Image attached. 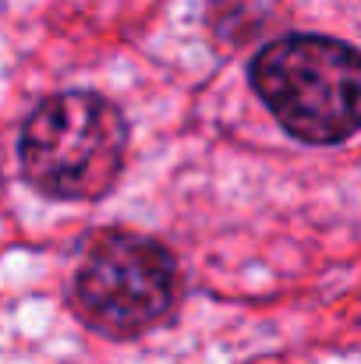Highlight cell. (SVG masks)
I'll list each match as a JSON object with an SVG mask.
<instances>
[{
  "instance_id": "cell-1",
  "label": "cell",
  "mask_w": 361,
  "mask_h": 364,
  "mask_svg": "<svg viewBox=\"0 0 361 364\" xmlns=\"http://www.w3.org/2000/svg\"><path fill=\"white\" fill-rule=\"evenodd\" d=\"M251 85L294 138L333 145L361 127V53L323 36L269 43L251 64Z\"/></svg>"
},
{
  "instance_id": "cell-2",
  "label": "cell",
  "mask_w": 361,
  "mask_h": 364,
  "mask_svg": "<svg viewBox=\"0 0 361 364\" xmlns=\"http://www.w3.org/2000/svg\"><path fill=\"white\" fill-rule=\"evenodd\" d=\"M124 149L127 127L114 103L96 92H61L25 121L21 170L50 198L89 202L117 181Z\"/></svg>"
},
{
  "instance_id": "cell-3",
  "label": "cell",
  "mask_w": 361,
  "mask_h": 364,
  "mask_svg": "<svg viewBox=\"0 0 361 364\" xmlns=\"http://www.w3.org/2000/svg\"><path fill=\"white\" fill-rule=\"evenodd\" d=\"M177 297V269L167 247L135 234H107L93 244L78 276L75 304L107 336H135L156 326Z\"/></svg>"
}]
</instances>
